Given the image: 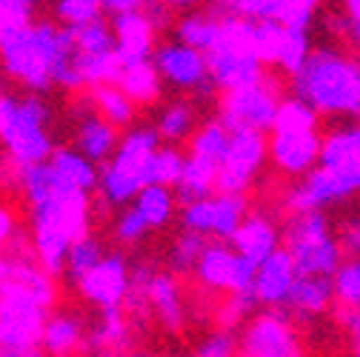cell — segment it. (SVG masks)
Instances as JSON below:
<instances>
[{
  "mask_svg": "<svg viewBox=\"0 0 360 357\" xmlns=\"http://www.w3.org/2000/svg\"><path fill=\"white\" fill-rule=\"evenodd\" d=\"M318 152V131H272V141H269V157L286 174H306L309 169H314Z\"/></svg>",
  "mask_w": 360,
  "mask_h": 357,
  "instance_id": "18",
  "label": "cell"
},
{
  "mask_svg": "<svg viewBox=\"0 0 360 357\" xmlns=\"http://www.w3.org/2000/svg\"><path fill=\"white\" fill-rule=\"evenodd\" d=\"M155 131L158 138L166 141V143H180L184 138H189L195 131V109L189 103H169L160 115H158V123H155Z\"/></svg>",
  "mask_w": 360,
  "mask_h": 357,
  "instance_id": "31",
  "label": "cell"
},
{
  "mask_svg": "<svg viewBox=\"0 0 360 357\" xmlns=\"http://www.w3.org/2000/svg\"><path fill=\"white\" fill-rule=\"evenodd\" d=\"M217 23H220V15H206V12H192L186 18H180L174 26L177 43L192 46L198 52H206L217 37Z\"/></svg>",
  "mask_w": 360,
  "mask_h": 357,
  "instance_id": "29",
  "label": "cell"
},
{
  "mask_svg": "<svg viewBox=\"0 0 360 357\" xmlns=\"http://www.w3.org/2000/svg\"><path fill=\"white\" fill-rule=\"evenodd\" d=\"M103 15V6L101 0H55V18L66 26V29H75V26H86Z\"/></svg>",
  "mask_w": 360,
  "mask_h": 357,
  "instance_id": "40",
  "label": "cell"
},
{
  "mask_svg": "<svg viewBox=\"0 0 360 357\" xmlns=\"http://www.w3.org/2000/svg\"><path fill=\"white\" fill-rule=\"evenodd\" d=\"M354 115H357V120H360V109H357V112H354Z\"/></svg>",
  "mask_w": 360,
  "mask_h": 357,
  "instance_id": "55",
  "label": "cell"
},
{
  "mask_svg": "<svg viewBox=\"0 0 360 357\" xmlns=\"http://www.w3.org/2000/svg\"><path fill=\"white\" fill-rule=\"evenodd\" d=\"M255 20H243L238 15H223L217 23V37L203 52L209 83L232 92V89L252 86L263 77V63L255 55Z\"/></svg>",
  "mask_w": 360,
  "mask_h": 357,
  "instance_id": "5",
  "label": "cell"
},
{
  "mask_svg": "<svg viewBox=\"0 0 360 357\" xmlns=\"http://www.w3.org/2000/svg\"><path fill=\"white\" fill-rule=\"evenodd\" d=\"M292 86L318 115H354L360 109V60L318 49L292 77Z\"/></svg>",
  "mask_w": 360,
  "mask_h": 357,
  "instance_id": "2",
  "label": "cell"
},
{
  "mask_svg": "<svg viewBox=\"0 0 360 357\" xmlns=\"http://www.w3.org/2000/svg\"><path fill=\"white\" fill-rule=\"evenodd\" d=\"M115 86L134 106H152L160 98L163 80H160V74H158L152 60H141V63L120 66V72L115 77Z\"/></svg>",
  "mask_w": 360,
  "mask_h": 357,
  "instance_id": "24",
  "label": "cell"
},
{
  "mask_svg": "<svg viewBox=\"0 0 360 357\" xmlns=\"http://www.w3.org/2000/svg\"><path fill=\"white\" fill-rule=\"evenodd\" d=\"M152 63L160 80L177 89H209V72L203 52L184 46V43H163L152 52Z\"/></svg>",
  "mask_w": 360,
  "mask_h": 357,
  "instance_id": "15",
  "label": "cell"
},
{
  "mask_svg": "<svg viewBox=\"0 0 360 357\" xmlns=\"http://www.w3.org/2000/svg\"><path fill=\"white\" fill-rule=\"evenodd\" d=\"M255 306H257V303H255L252 292H232L226 300L220 303V309H217V329L238 332L240 323L252 315Z\"/></svg>",
  "mask_w": 360,
  "mask_h": 357,
  "instance_id": "41",
  "label": "cell"
},
{
  "mask_svg": "<svg viewBox=\"0 0 360 357\" xmlns=\"http://www.w3.org/2000/svg\"><path fill=\"white\" fill-rule=\"evenodd\" d=\"M235 4H238V0H217V6H223V12H226V15L235 9Z\"/></svg>",
  "mask_w": 360,
  "mask_h": 357,
  "instance_id": "52",
  "label": "cell"
},
{
  "mask_svg": "<svg viewBox=\"0 0 360 357\" xmlns=\"http://www.w3.org/2000/svg\"><path fill=\"white\" fill-rule=\"evenodd\" d=\"M238 357H303V346L283 311L269 309L240 329Z\"/></svg>",
  "mask_w": 360,
  "mask_h": 357,
  "instance_id": "11",
  "label": "cell"
},
{
  "mask_svg": "<svg viewBox=\"0 0 360 357\" xmlns=\"http://www.w3.org/2000/svg\"><path fill=\"white\" fill-rule=\"evenodd\" d=\"M352 141H354V152H357V160H360V123L352 126Z\"/></svg>",
  "mask_w": 360,
  "mask_h": 357,
  "instance_id": "51",
  "label": "cell"
},
{
  "mask_svg": "<svg viewBox=\"0 0 360 357\" xmlns=\"http://www.w3.org/2000/svg\"><path fill=\"white\" fill-rule=\"evenodd\" d=\"M49 120L52 112L40 95H0V146L15 169L49 160L55 149Z\"/></svg>",
  "mask_w": 360,
  "mask_h": 357,
  "instance_id": "4",
  "label": "cell"
},
{
  "mask_svg": "<svg viewBox=\"0 0 360 357\" xmlns=\"http://www.w3.org/2000/svg\"><path fill=\"white\" fill-rule=\"evenodd\" d=\"M146 235H149L146 223L138 217V212H134L131 206H126L115 220V240L120 246H134V243H141Z\"/></svg>",
  "mask_w": 360,
  "mask_h": 357,
  "instance_id": "43",
  "label": "cell"
},
{
  "mask_svg": "<svg viewBox=\"0 0 360 357\" xmlns=\"http://www.w3.org/2000/svg\"><path fill=\"white\" fill-rule=\"evenodd\" d=\"M352 357H360V335L352 337Z\"/></svg>",
  "mask_w": 360,
  "mask_h": 357,
  "instance_id": "53",
  "label": "cell"
},
{
  "mask_svg": "<svg viewBox=\"0 0 360 357\" xmlns=\"http://www.w3.org/2000/svg\"><path fill=\"white\" fill-rule=\"evenodd\" d=\"M346 18H360V0H346Z\"/></svg>",
  "mask_w": 360,
  "mask_h": 357,
  "instance_id": "50",
  "label": "cell"
},
{
  "mask_svg": "<svg viewBox=\"0 0 360 357\" xmlns=\"http://www.w3.org/2000/svg\"><path fill=\"white\" fill-rule=\"evenodd\" d=\"M269 157V143L263 131H232L226 152L217 160L214 192L223 195H246L257 171Z\"/></svg>",
  "mask_w": 360,
  "mask_h": 357,
  "instance_id": "10",
  "label": "cell"
},
{
  "mask_svg": "<svg viewBox=\"0 0 360 357\" xmlns=\"http://www.w3.org/2000/svg\"><path fill=\"white\" fill-rule=\"evenodd\" d=\"M332 292L338 303L360 306V257L340 260V266L332 275Z\"/></svg>",
  "mask_w": 360,
  "mask_h": 357,
  "instance_id": "39",
  "label": "cell"
},
{
  "mask_svg": "<svg viewBox=\"0 0 360 357\" xmlns=\"http://www.w3.org/2000/svg\"><path fill=\"white\" fill-rule=\"evenodd\" d=\"M37 12V0H0V26L6 29H18L34 20Z\"/></svg>",
  "mask_w": 360,
  "mask_h": 357,
  "instance_id": "44",
  "label": "cell"
},
{
  "mask_svg": "<svg viewBox=\"0 0 360 357\" xmlns=\"http://www.w3.org/2000/svg\"><path fill=\"white\" fill-rule=\"evenodd\" d=\"M281 246L289 252L297 275L332 278L343 260V252L329 229L323 212H297L286 220Z\"/></svg>",
  "mask_w": 360,
  "mask_h": 357,
  "instance_id": "7",
  "label": "cell"
},
{
  "mask_svg": "<svg viewBox=\"0 0 360 357\" xmlns=\"http://www.w3.org/2000/svg\"><path fill=\"white\" fill-rule=\"evenodd\" d=\"M206 238L198 235V232H180L172 243V252H169V272L172 275H192L195 272V263L200 260L203 249H206Z\"/></svg>",
  "mask_w": 360,
  "mask_h": 357,
  "instance_id": "34",
  "label": "cell"
},
{
  "mask_svg": "<svg viewBox=\"0 0 360 357\" xmlns=\"http://www.w3.org/2000/svg\"><path fill=\"white\" fill-rule=\"evenodd\" d=\"M297 278L295 263L283 246H278L263 263L255 266V280H252V297L260 306L281 309L286 303V294L292 289V280Z\"/></svg>",
  "mask_w": 360,
  "mask_h": 357,
  "instance_id": "16",
  "label": "cell"
},
{
  "mask_svg": "<svg viewBox=\"0 0 360 357\" xmlns=\"http://www.w3.org/2000/svg\"><path fill=\"white\" fill-rule=\"evenodd\" d=\"M226 243L235 249V254H240L243 260L257 266L281 246V229L275 226V220L266 214H246Z\"/></svg>",
  "mask_w": 360,
  "mask_h": 357,
  "instance_id": "20",
  "label": "cell"
},
{
  "mask_svg": "<svg viewBox=\"0 0 360 357\" xmlns=\"http://www.w3.org/2000/svg\"><path fill=\"white\" fill-rule=\"evenodd\" d=\"M226 143H229L226 126H223L220 120H209L200 129H195V135H192V152L189 155L217 163L223 157V152H226Z\"/></svg>",
  "mask_w": 360,
  "mask_h": 357,
  "instance_id": "35",
  "label": "cell"
},
{
  "mask_svg": "<svg viewBox=\"0 0 360 357\" xmlns=\"http://www.w3.org/2000/svg\"><path fill=\"white\" fill-rule=\"evenodd\" d=\"M146 303L149 311L158 318V323L166 332H180L186 320V311H184V292H180V280L172 272H158L149 278L146 283Z\"/></svg>",
  "mask_w": 360,
  "mask_h": 357,
  "instance_id": "21",
  "label": "cell"
},
{
  "mask_svg": "<svg viewBox=\"0 0 360 357\" xmlns=\"http://www.w3.org/2000/svg\"><path fill=\"white\" fill-rule=\"evenodd\" d=\"M60 26L49 20H32L0 34V69L23 83L32 95H43L55 86L52 66L58 52Z\"/></svg>",
  "mask_w": 360,
  "mask_h": 357,
  "instance_id": "3",
  "label": "cell"
},
{
  "mask_svg": "<svg viewBox=\"0 0 360 357\" xmlns=\"http://www.w3.org/2000/svg\"><path fill=\"white\" fill-rule=\"evenodd\" d=\"M281 100V86L275 77L263 74L257 83L223 92L220 100V123L226 131H266L272 129L275 109Z\"/></svg>",
  "mask_w": 360,
  "mask_h": 357,
  "instance_id": "8",
  "label": "cell"
},
{
  "mask_svg": "<svg viewBox=\"0 0 360 357\" xmlns=\"http://www.w3.org/2000/svg\"><path fill=\"white\" fill-rule=\"evenodd\" d=\"M335 240H338V246H340L343 254L360 257V223H357V220L343 223V229H340V235H338Z\"/></svg>",
  "mask_w": 360,
  "mask_h": 357,
  "instance_id": "45",
  "label": "cell"
},
{
  "mask_svg": "<svg viewBox=\"0 0 360 357\" xmlns=\"http://www.w3.org/2000/svg\"><path fill=\"white\" fill-rule=\"evenodd\" d=\"M92 109L106 123H112L115 129H126L134 123V117H138V106H134L115 83L92 86Z\"/></svg>",
  "mask_w": 360,
  "mask_h": 357,
  "instance_id": "28",
  "label": "cell"
},
{
  "mask_svg": "<svg viewBox=\"0 0 360 357\" xmlns=\"http://www.w3.org/2000/svg\"><path fill=\"white\" fill-rule=\"evenodd\" d=\"M309 55H311V46H309L306 29H289V26H286L281 52H278V63H275V66H281L286 74L295 77V74L303 69V63H306Z\"/></svg>",
  "mask_w": 360,
  "mask_h": 357,
  "instance_id": "36",
  "label": "cell"
},
{
  "mask_svg": "<svg viewBox=\"0 0 360 357\" xmlns=\"http://www.w3.org/2000/svg\"><path fill=\"white\" fill-rule=\"evenodd\" d=\"M360 192V163L340 166V169H309L303 174V183L289 189L286 209L292 214L297 212H323L326 206L346 200Z\"/></svg>",
  "mask_w": 360,
  "mask_h": 357,
  "instance_id": "9",
  "label": "cell"
},
{
  "mask_svg": "<svg viewBox=\"0 0 360 357\" xmlns=\"http://www.w3.org/2000/svg\"><path fill=\"white\" fill-rule=\"evenodd\" d=\"M246 197L243 195H223L214 192L203 200L186 203L180 212V223H184L186 232H198L203 238H214V240H229L235 235V229L240 226V220L246 217Z\"/></svg>",
  "mask_w": 360,
  "mask_h": 357,
  "instance_id": "12",
  "label": "cell"
},
{
  "mask_svg": "<svg viewBox=\"0 0 360 357\" xmlns=\"http://www.w3.org/2000/svg\"><path fill=\"white\" fill-rule=\"evenodd\" d=\"M160 146L155 126H131L117 141L112 157L98 171V192L103 203L123 206L146 186V160Z\"/></svg>",
  "mask_w": 360,
  "mask_h": 357,
  "instance_id": "6",
  "label": "cell"
},
{
  "mask_svg": "<svg viewBox=\"0 0 360 357\" xmlns=\"http://www.w3.org/2000/svg\"><path fill=\"white\" fill-rule=\"evenodd\" d=\"M192 278L209 292H252L255 266L235 254V249L226 240H214L206 243L200 260L195 263Z\"/></svg>",
  "mask_w": 360,
  "mask_h": 357,
  "instance_id": "13",
  "label": "cell"
},
{
  "mask_svg": "<svg viewBox=\"0 0 360 357\" xmlns=\"http://www.w3.org/2000/svg\"><path fill=\"white\" fill-rule=\"evenodd\" d=\"M143 4H146V0H101L103 12H109V15H120V12H138V9H143Z\"/></svg>",
  "mask_w": 360,
  "mask_h": 357,
  "instance_id": "47",
  "label": "cell"
},
{
  "mask_svg": "<svg viewBox=\"0 0 360 357\" xmlns=\"http://www.w3.org/2000/svg\"><path fill=\"white\" fill-rule=\"evenodd\" d=\"M49 169L55 171V177L60 183L72 186V189H80V192H89L92 195L98 189V166L92 160H86L77 149H52L49 155Z\"/></svg>",
  "mask_w": 360,
  "mask_h": 357,
  "instance_id": "25",
  "label": "cell"
},
{
  "mask_svg": "<svg viewBox=\"0 0 360 357\" xmlns=\"http://www.w3.org/2000/svg\"><path fill=\"white\" fill-rule=\"evenodd\" d=\"M214 177H217V163L212 160H203V157H184V169H180V177H177V197L180 203H195V200H203L209 195H214Z\"/></svg>",
  "mask_w": 360,
  "mask_h": 357,
  "instance_id": "26",
  "label": "cell"
},
{
  "mask_svg": "<svg viewBox=\"0 0 360 357\" xmlns=\"http://www.w3.org/2000/svg\"><path fill=\"white\" fill-rule=\"evenodd\" d=\"M272 131H318V112L297 95L281 98L275 109Z\"/></svg>",
  "mask_w": 360,
  "mask_h": 357,
  "instance_id": "30",
  "label": "cell"
},
{
  "mask_svg": "<svg viewBox=\"0 0 360 357\" xmlns=\"http://www.w3.org/2000/svg\"><path fill=\"white\" fill-rule=\"evenodd\" d=\"M123 357H146V354H134V351H131V354H129V351H126V354H123Z\"/></svg>",
  "mask_w": 360,
  "mask_h": 357,
  "instance_id": "54",
  "label": "cell"
},
{
  "mask_svg": "<svg viewBox=\"0 0 360 357\" xmlns=\"http://www.w3.org/2000/svg\"><path fill=\"white\" fill-rule=\"evenodd\" d=\"M112 34H115V55L120 60V66L129 63H141V60H152L155 52V29L146 20V15L138 12H120L112 15Z\"/></svg>",
  "mask_w": 360,
  "mask_h": 357,
  "instance_id": "17",
  "label": "cell"
},
{
  "mask_svg": "<svg viewBox=\"0 0 360 357\" xmlns=\"http://www.w3.org/2000/svg\"><path fill=\"white\" fill-rule=\"evenodd\" d=\"M318 6L321 0H272V18L269 20L289 29H309Z\"/></svg>",
  "mask_w": 360,
  "mask_h": 357,
  "instance_id": "38",
  "label": "cell"
},
{
  "mask_svg": "<svg viewBox=\"0 0 360 357\" xmlns=\"http://www.w3.org/2000/svg\"><path fill=\"white\" fill-rule=\"evenodd\" d=\"M160 4L169 9H189V6H198L200 0H160Z\"/></svg>",
  "mask_w": 360,
  "mask_h": 357,
  "instance_id": "49",
  "label": "cell"
},
{
  "mask_svg": "<svg viewBox=\"0 0 360 357\" xmlns=\"http://www.w3.org/2000/svg\"><path fill=\"white\" fill-rule=\"evenodd\" d=\"M86 337V323L77 311H52L43 320L40 329V340H37V351L49 354V357H72L75 351H80Z\"/></svg>",
  "mask_w": 360,
  "mask_h": 357,
  "instance_id": "22",
  "label": "cell"
},
{
  "mask_svg": "<svg viewBox=\"0 0 360 357\" xmlns=\"http://www.w3.org/2000/svg\"><path fill=\"white\" fill-rule=\"evenodd\" d=\"M0 34H4V26H0Z\"/></svg>",
  "mask_w": 360,
  "mask_h": 357,
  "instance_id": "56",
  "label": "cell"
},
{
  "mask_svg": "<svg viewBox=\"0 0 360 357\" xmlns=\"http://www.w3.org/2000/svg\"><path fill=\"white\" fill-rule=\"evenodd\" d=\"M335 300V292H332V278H323V275H297L292 280V289L286 294V309L289 311H297L303 318H311V315H321L326 311Z\"/></svg>",
  "mask_w": 360,
  "mask_h": 357,
  "instance_id": "23",
  "label": "cell"
},
{
  "mask_svg": "<svg viewBox=\"0 0 360 357\" xmlns=\"http://www.w3.org/2000/svg\"><path fill=\"white\" fill-rule=\"evenodd\" d=\"M120 135L112 123H106L92 106H86L75 115V149L86 157L92 160L95 166L106 163L117 146Z\"/></svg>",
  "mask_w": 360,
  "mask_h": 357,
  "instance_id": "19",
  "label": "cell"
},
{
  "mask_svg": "<svg viewBox=\"0 0 360 357\" xmlns=\"http://www.w3.org/2000/svg\"><path fill=\"white\" fill-rule=\"evenodd\" d=\"M18 186L29 206L37 263L52 278H60L69 246L89 232V217H92L89 192L60 183L46 160L18 169Z\"/></svg>",
  "mask_w": 360,
  "mask_h": 357,
  "instance_id": "1",
  "label": "cell"
},
{
  "mask_svg": "<svg viewBox=\"0 0 360 357\" xmlns=\"http://www.w3.org/2000/svg\"><path fill=\"white\" fill-rule=\"evenodd\" d=\"M80 297L92 303L98 311L103 309H120L126 289H129V260L120 252H106L92 269H89L77 283Z\"/></svg>",
  "mask_w": 360,
  "mask_h": 357,
  "instance_id": "14",
  "label": "cell"
},
{
  "mask_svg": "<svg viewBox=\"0 0 360 357\" xmlns=\"http://www.w3.org/2000/svg\"><path fill=\"white\" fill-rule=\"evenodd\" d=\"M338 23H340V32H346L354 43H360V18H352V20L346 18V20H338Z\"/></svg>",
  "mask_w": 360,
  "mask_h": 357,
  "instance_id": "48",
  "label": "cell"
},
{
  "mask_svg": "<svg viewBox=\"0 0 360 357\" xmlns=\"http://www.w3.org/2000/svg\"><path fill=\"white\" fill-rule=\"evenodd\" d=\"M106 252H103V243L98 240V238H92V235H83V238H77L72 246H69V252H66V263H63V275L72 280V283H77L92 266L103 257Z\"/></svg>",
  "mask_w": 360,
  "mask_h": 357,
  "instance_id": "33",
  "label": "cell"
},
{
  "mask_svg": "<svg viewBox=\"0 0 360 357\" xmlns=\"http://www.w3.org/2000/svg\"><path fill=\"white\" fill-rule=\"evenodd\" d=\"M335 318L338 323L349 332V337H357L360 335V306H349V303H338L335 309Z\"/></svg>",
  "mask_w": 360,
  "mask_h": 357,
  "instance_id": "46",
  "label": "cell"
},
{
  "mask_svg": "<svg viewBox=\"0 0 360 357\" xmlns=\"http://www.w3.org/2000/svg\"><path fill=\"white\" fill-rule=\"evenodd\" d=\"M192 357H238V335L226 329H214L192 349Z\"/></svg>",
  "mask_w": 360,
  "mask_h": 357,
  "instance_id": "42",
  "label": "cell"
},
{
  "mask_svg": "<svg viewBox=\"0 0 360 357\" xmlns=\"http://www.w3.org/2000/svg\"><path fill=\"white\" fill-rule=\"evenodd\" d=\"M180 169H184V155L177 146H158L146 160V186H169L174 189Z\"/></svg>",
  "mask_w": 360,
  "mask_h": 357,
  "instance_id": "32",
  "label": "cell"
},
{
  "mask_svg": "<svg viewBox=\"0 0 360 357\" xmlns=\"http://www.w3.org/2000/svg\"><path fill=\"white\" fill-rule=\"evenodd\" d=\"M283 32L286 26L275 23V20H257L252 40H255V55L263 66H275L278 63V52H281V43H283Z\"/></svg>",
  "mask_w": 360,
  "mask_h": 357,
  "instance_id": "37",
  "label": "cell"
},
{
  "mask_svg": "<svg viewBox=\"0 0 360 357\" xmlns=\"http://www.w3.org/2000/svg\"><path fill=\"white\" fill-rule=\"evenodd\" d=\"M131 209L138 212V217L146 223V229H163L174 214V195L169 186H143L131 200Z\"/></svg>",
  "mask_w": 360,
  "mask_h": 357,
  "instance_id": "27",
  "label": "cell"
}]
</instances>
